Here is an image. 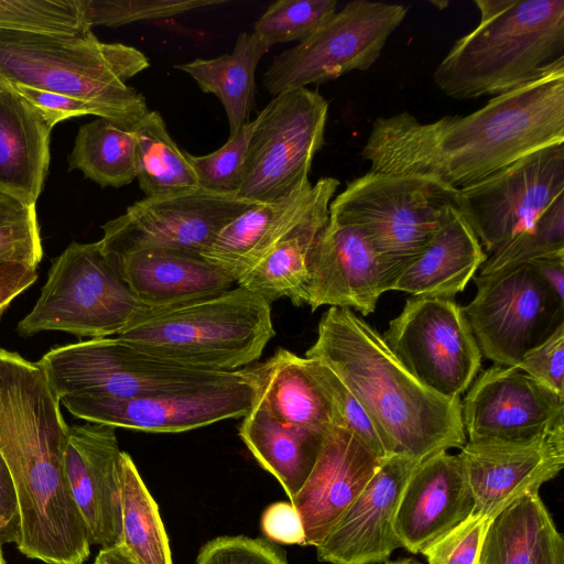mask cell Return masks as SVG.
I'll list each match as a JSON object with an SVG mask.
<instances>
[{
	"instance_id": "cell-1",
	"label": "cell",
	"mask_w": 564,
	"mask_h": 564,
	"mask_svg": "<svg viewBox=\"0 0 564 564\" xmlns=\"http://www.w3.org/2000/svg\"><path fill=\"white\" fill-rule=\"evenodd\" d=\"M557 144H564V65L464 117L426 123L409 112L380 117L361 156L369 172L430 177L460 191Z\"/></svg>"
},
{
	"instance_id": "cell-2",
	"label": "cell",
	"mask_w": 564,
	"mask_h": 564,
	"mask_svg": "<svg viewBox=\"0 0 564 564\" xmlns=\"http://www.w3.org/2000/svg\"><path fill=\"white\" fill-rule=\"evenodd\" d=\"M305 357L327 366L359 400L391 453L419 462L467 442L460 399L416 380L373 327L349 308L329 307Z\"/></svg>"
},
{
	"instance_id": "cell-3",
	"label": "cell",
	"mask_w": 564,
	"mask_h": 564,
	"mask_svg": "<svg viewBox=\"0 0 564 564\" xmlns=\"http://www.w3.org/2000/svg\"><path fill=\"white\" fill-rule=\"evenodd\" d=\"M478 25L433 73L455 99L499 96L564 65V0H475Z\"/></svg>"
},
{
	"instance_id": "cell-4",
	"label": "cell",
	"mask_w": 564,
	"mask_h": 564,
	"mask_svg": "<svg viewBox=\"0 0 564 564\" xmlns=\"http://www.w3.org/2000/svg\"><path fill=\"white\" fill-rule=\"evenodd\" d=\"M150 66L138 48L99 41L93 31L59 34L0 30V83L78 98L105 118L132 129L148 112L127 80Z\"/></svg>"
},
{
	"instance_id": "cell-5",
	"label": "cell",
	"mask_w": 564,
	"mask_h": 564,
	"mask_svg": "<svg viewBox=\"0 0 564 564\" xmlns=\"http://www.w3.org/2000/svg\"><path fill=\"white\" fill-rule=\"evenodd\" d=\"M274 335L271 304L237 285L172 305L145 307L117 337L187 367L230 372L257 361Z\"/></svg>"
},
{
	"instance_id": "cell-6",
	"label": "cell",
	"mask_w": 564,
	"mask_h": 564,
	"mask_svg": "<svg viewBox=\"0 0 564 564\" xmlns=\"http://www.w3.org/2000/svg\"><path fill=\"white\" fill-rule=\"evenodd\" d=\"M462 195L434 178L368 172L329 204V218L356 227L372 249L383 292L425 251Z\"/></svg>"
},
{
	"instance_id": "cell-7",
	"label": "cell",
	"mask_w": 564,
	"mask_h": 564,
	"mask_svg": "<svg viewBox=\"0 0 564 564\" xmlns=\"http://www.w3.org/2000/svg\"><path fill=\"white\" fill-rule=\"evenodd\" d=\"M61 398L94 395L134 399L204 388L241 379L245 369L210 371L145 352L112 336L55 346L39 360Z\"/></svg>"
},
{
	"instance_id": "cell-8",
	"label": "cell",
	"mask_w": 564,
	"mask_h": 564,
	"mask_svg": "<svg viewBox=\"0 0 564 564\" xmlns=\"http://www.w3.org/2000/svg\"><path fill=\"white\" fill-rule=\"evenodd\" d=\"M145 307L108 262L98 241H74L54 259L37 301L17 330L24 337L51 330L112 337Z\"/></svg>"
},
{
	"instance_id": "cell-9",
	"label": "cell",
	"mask_w": 564,
	"mask_h": 564,
	"mask_svg": "<svg viewBox=\"0 0 564 564\" xmlns=\"http://www.w3.org/2000/svg\"><path fill=\"white\" fill-rule=\"evenodd\" d=\"M406 13L402 4L346 3L306 39L273 57L262 75L263 88L278 96L369 69Z\"/></svg>"
},
{
	"instance_id": "cell-10",
	"label": "cell",
	"mask_w": 564,
	"mask_h": 564,
	"mask_svg": "<svg viewBox=\"0 0 564 564\" xmlns=\"http://www.w3.org/2000/svg\"><path fill=\"white\" fill-rule=\"evenodd\" d=\"M328 101L308 88L275 96L257 116L237 196L253 203L286 197L310 182L324 144Z\"/></svg>"
},
{
	"instance_id": "cell-11",
	"label": "cell",
	"mask_w": 564,
	"mask_h": 564,
	"mask_svg": "<svg viewBox=\"0 0 564 564\" xmlns=\"http://www.w3.org/2000/svg\"><path fill=\"white\" fill-rule=\"evenodd\" d=\"M477 291L462 306L482 357L518 367L523 356L564 324V302L521 264L474 278Z\"/></svg>"
},
{
	"instance_id": "cell-12",
	"label": "cell",
	"mask_w": 564,
	"mask_h": 564,
	"mask_svg": "<svg viewBox=\"0 0 564 564\" xmlns=\"http://www.w3.org/2000/svg\"><path fill=\"white\" fill-rule=\"evenodd\" d=\"M382 338L416 380L447 399H459L481 365L480 349L454 297H409Z\"/></svg>"
},
{
	"instance_id": "cell-13",
	"label": "cell",
	"mask_w": 564,
	"mask_h": 564,
	"mask_svg": "<svg viewBox=\"0 0 564 564\" xmlns=\"http://www.w3.org/2000/svg\"><path fill=\"white\" fill-rule=\"evenodd\" d=\"M253 202L237 194L202 187L144 197L101 226L98 241L105 256L142 249H172L199 253Z\"/></svg>"
},
{
	"instance_id": "cell-14",
	"label": "cell",
	"mask_w": 564,
	"mask_h": 564,
	"mask_svg": "<svg viewBox=\"0 0 564 564\" xmlns=\"http://www.w3.org/2000/svg\"><path fill=\"white\" fill-rule=\"evenodd\" d=\"M459 192L464 217L481 247L492 254L530 231L564 195V144L532 152Z\"/></svg>"
},
{
	"instance_id": "cell-15",
	"label": "cell",
	"mask_w": 564,
	"mask_h": 564,
	"mask_svg": "<svg viewBox=\"0 0 564 564\" xmlns=\"http://www.w3.org/2000/svg\"><path fill=\"white\" fill-rule=\"evenodd\" d=\"M253 400L254 390L246 371L241 379L204 388L134 399L66 395L61 398V404L74 416L90 423L178 433L243 417Z\"/></svg>"
},
{
	"instance_id": "cell-16",
	"label": "cell",
	"mask_w": 564,
	"mask_h": 564,
	"mask_svg": "<svg viewBox=\"0 0 564 564\" xmlns=\"http://www.w3.org/2000/svg\"><path fill=\"white\" fill-rule=\"evenodd\" d=\"M468 442H521L564 421V398L518 367L482 371L460 402Z\"/></svg>"
},
{
	"instance_id": "cell-17",
	"label": "cell",
	"mask_w": 564,
	"mask_h": 564,
	"mask_svg": "<svg viewBox=\"0 0 564 564\" xmlns=\"http://www.w3.org/2000/svg\"><path fill=\"white\" fill-rule=\"evenodd\" d=\"M474 511L494 519L524 495L538 494L564 467V421L521 442H466L458 454Z\"/></svg>"
},
{
	"instance_id": "cell-18",
	"label": "cell",
	"mask_w": 564,
	"mask_h": 564,
	"mask_svg": "<svg viewBox=\"0 0 564 564\" xmlns=\"http://www.w3.org/2000/svg\"><path fill=\"white\" fill-rule=\"evenodd\" d=\"M420 462L394 453L383 458L367 486L323 541L318 561L329 564H382L401 543L394 518L405 484Z\"/></svg>"
},
{
	"instance_id": "cell-19",
	"label": "cell",
	"mask_w": 564,
	"mask_h": 564,
	"mask_svg": "<svg viewBox=\"0 0 564 564\" xmlns=\"http://www.w3.org/2000/svg\"><path fill=\"white\" fill-rule=\"evenodd\" d=\"M116 429L86 422L69 426L64 454L67 482L90 544L121 540V454Z\"/></svg>"
},
{
	"instance_id": "cell-20",
	"label": "cell",
	"mask_w": 564,
	"mask_h": 564,
	"mask_svg": "<svg viewBox=\"0 0 564 564\" xmlns=\"http://www.w3.org/2000/svg\"><path fill=\"white\" fill-rule=\"evenodd\" d=\"M383 458L349 430L333 425L303 487L291 500L305 533L316 546L360 495Z\"/></svg>"
},
{
	"instance_id": "cell-21",
	"label": "cell",
	"mask_w": 564,
	"mask_h": 564,
	"mask_svg": "<svg viewBox=\"0 0 564 564\" xmlns=\"http://www.w3.org/2000/svg\"><path fill=\"white\" fill-rule=\"evenodd\" d=\"M474 508L460 456L444 451L426 457L410 475L397 509L394 530L401 547L422 553Z\"/></svg>"
},
{
	"instance_id": "cell-22",
	"label": "cell",
	"mask_w": 564,
	"mask_h": 564,
	"mask_svg": "<svg viewBox=\"0 0 564 564\" xmlns=\"http://www.w3.org/2000/svg\"><path fill=\"white\" fill-rule=\"evenodd\" d=\"M383 293L377 259L362 234L328 218L311 254L304 305L354 308L366 316Z\"/></svg>"
},
{
	"instance_id": "cell-23",
	"label": "cell",
	"mask_w": 564,
	"mask_h": 564,
	"mask_svg": "<svg viewBox=\"0 0 564 564\" xmlns=\"http://www.w3.org/2000/svg\"><path fill=\"white\" fill-rule=\"evenodd\" d=\"M336 182L335 177H323L314 185L307 182L286 197L253 204L227 224L200 256L237 283L307 216Z\"/></svg>"
},
{
	"instance_id": "cell-24",
	"label": "cell",
	"mask_w": 564,
	"mask_h": 564,
	"mask_svg": "<svg viewBox=\"0 0 564 564\" xmlns=\"http://www.w3.org/2000/svg\"><path fill=\"white\" fill-rule=\"evenodd\" d=\"M105 257L147 307L219 293L236 283L195 252L153 248Z\"/></svg>"
},
{
	"instance_id": "cell-25",
	"label": "cell",
	"mask_w": 564,
	"mask_h": 564,
	"mask_svg": "<svg viewBox=\"0 0 564 564\" xmlns=\"http://www.w3.org/2000/svg\"><path fill=\"white\" fill-rule=\"evenodd\" d=\"M54 127L8 84H0V193L35 205L50 163Z\"/></svg>"
},
{
	"instance_id": "cell-26",
	"label": "cell",
	"mask_w": 564,
	"mask_h": 564,
	"mask_svg": "<svg viewBox=\"0 0 564 564\" xmlns=\"http://www.w3.org/2000/svg\"><path fill=\"white\" fill-rule=\"evenodd\" d=\"M245 369L254 390L253 402L274 420L318 433L334 425L330 403L306 357L279 348L269 359Z\"/></svg>"
},
{
	"instance_id": "cell-27",
	"label": "cell",
	"mask_w": 564,
	"mask_h": 564,
	"mask_svg": "<svg viewBox=\"0 0 564 564\" xmlns=\"http://www.w3.org/2000/svg\"><path fill=\"white\" fill-rule=\"evenodd\" d=\"M462 210L453 209L423 254L395 281L392 290L412 296L454 297L487 260Z\"/></svg>"
},
{
	"instance_id": "cell-28",
	"label": "cell",
	"mask_w": 564,
	"mask_h": 564,
	"mask_svg": "<svg viewBox=\"0 0 564 564\" xmlns=\"http://www.w3.org/2000/svg\"><path fill=\"white\" fill-rule=\"evenodd\" d=\"M339 186L333 184L307 216L286 234L237 285L261 296L269 304L288 297L301 306L310 282V259L317 238L329 218V204Z\"/></svg>"
},
{
	"instance_id": "cell-29",
	"label": "cell",
	"mask_w": 564,
	"mask_h": 564,
	"mask_svg": "<svg viewBox=\"0 0 564 564\" xmlns=\"http://www.w3.org/2000/svg\"><path fill=\"white\" fill-rule=\"evenodd\" d=\"M480 564H564V539L538 494L524 495L488 525Z\"/></svg>"
},
{
	"instance_id": "cell-30",
	"label": "cell",
	"mask_w": 564,
	"mask_h": 564,
	"mask_svg": "<svg viewBox=\"0 0 564 564\" xmlns=\"http://www.w3.org/2000/svg\"><path fill=\"white\" fill-rule=\"evenodd\" d=\"M238 432L260 466L280 482L290 501L308 478L327 434L281 423L256 402L242 417Z\"/></svg>"
},
{
	"instance_id": "cell-31",
	"label": "cell",
	"mask_w": 564,
	"mask_h": 564,
	"mask_svg": "<svg viewBox=\"0 0 564 564\" xmlns=\"http://www.w3.org/2000/svg\"><path fill=\"white\" fill-rule=\"evenodd\" d=\"M271 47L253 31L239 33L231 53L196 58L173 67L189 75L202 91L215 95L229 123V137L248 122L256 101V70Z\"/></svg>"
},
{
	"instance_id": "cell-32",
	"label": "cell",
	"mask_w": 564,
	"mask_h": 564,
	"mask_svg": "<svg viewBox=\"0 0 564 564\" xmlns=\"http://www.w3.org/2000/svg\"><path fill=\"white\" fill-rule=\"evenodd\" d=\"M120 546L134 564H173L159 507L131 456L121 454Z\"/></svg>"
},
{
	"instance_id": "cell-33",
	"label": "cell",
	"mask_w": 564,
	"mask_h": 564,
	"mask_svg": "<svg viewBox=\"0 0 564 564\" xmlns=\"http://www.w3.org/2000/svg\"><path fill=\"white\" fill-rule=\"evenodd\" d=\"M132 130L135 135V178L145 197L199 187L185 151L170 135L160 112L149 110Z\"/></svg>"
},
{
	"instance_id": "cell-34",
	"label": "cell",
	"mask_w": 564,
	"mask_h": 564,
	"mask_svg": "<svg viewBox=\"0 0 564 564\" xmlns=\"http://www.w3.org/2000/svg\"><path fill=\"white\" fill-rule=\"evenodd\" d=\"M135 135L108 119L83 124L68 155V170H79L101 187H121L135 180Z\"/></svg>"
},
{
	"instance_id": "cell-35",
	"label": "cell",
	"mask_w": 564,
	"mask_h": 564,
	"mask_svg": "<svg viewBox=\"0 0 564 564\" xmlns=\"http://www.w3.org/2000/svg\"><path fill=\"white\" fill-rule=\"evenodd\" d=\"M558 254H564V195L541 215L530 231L487 258L480 267L479 275Z\"/></svg>"
},
{
	"instance_id": "cell-36",
	"label": "cell",
	"mask_w": 564,
	"mask_h": 564,
	"mask_svg": "<svg viewBox=\"0 0 564 564\" xmlns=\"http://www.w3.org/2000/svg\"><path fill=\"white\" fill-rule=\"evenodd\" d=\"M0 30L79 34L91 31L79 0H0Z\"/></svg>"
},
{
	"instance_id": "cell-37",
	"label": "cell",
	"mask_w": 564,
	"mask_h": 564,
	"mask_svg": "<svg viewBox=\"0 0 564 564\" xmlns=\"http://www.w3.org/2000/svg\"><path fill=\"white\" fill-rule=\"evenodd\" d=\"M337 11L336 0H279L256 21L253 32L270 47L302 41Z\"/></svg>"
},
{
	"instance_id": "cell-38",
	"label": "cell",
	"mask_w": 564,
	"mask_h": 564,
	"mask_svg": "<svg viewBox=\"0 0 564 564\" xmlns=\"http://www.w3.org/2000/svg\"><path fill=\"white\" fill-rule=\"evenodd\" d=\"M88 28L121 26L139 21L173 18L186 12L224 4L227 0H79Z\"/></svg>"
},
{
	"instance_id": "cell-39",
	"label": "cell",
	"mask_w": 564,
	"mask_h": 564,
	"mask_svg": "<svg viewBox=\"0 0 564 564\" xmlns=\"http://www.w3.org/2000/svg\"><path fill=\"white\" fill-rule=\"evenodd\" d=\"M307 361L311 372L330 403L334 425L352 432L380 458L393 454L366 409L344 382L324 364L311 358Z\"/></svg>"
},
{
	"instance_id": "cell-40",
	"label": "cell",
	"mask_w": 564,
	"mask_h": 564,
	"mask_svg": "<svg viewBox=\"0 0 564 564\" xmlns=\"http://www.w3.org/2000/svg\"><path fill=\"white\" fill-rule=\"evenodd\" d=\"M257 123L256 117L212 153L197 156L185 151L199 187L212 192L237 194L242 180L249 142Z\"/></svg>"
},
{
	"instance_id": "cell-41",
	"label": "cell",
	"mask_w": 564,
	"mask_h": 564,
	"mask_svg": "<svg viewBox=\"0 0 564 564\" xmlns=\"http://www.w3.org/2000/svg\"><path fill=\"white\" fill-rule=\"evenodd\" d=\"M43 247L35 205L0 193V261L39 265Z\"/></svg>"
},
{
	"instance_id": "cell-42",
	"label": "cell",
	"mask_w": 564,
	"mask_h": 564,
	"mask_svg": "<svg viewBox=\"0 0 564 564\" xmlns=\"http://www.w3.org/2000/svg\"><path fill=\"white\" fill-rule=\"evenodd\" d=\"M491 519L473 511L426 547L429 564H480L481 547Z\"/></svg>"
},
{
	"instance_id": "cell-43",
	"label": "cell",
	"mask_w": 564,
	"mask_h": 564,
	"mask_svg": "<svg viewBox=\"0 0 564 564\" xmlns=\"http://www.w3.org/2000/svg\"><path fill=\"white\" fill-rule=\"evenodd\" d=\"M195 564H289L285 553L263 539L217 536L198 551Z\"/></svg>"
},
{
	"instance_id": "cell-44",
	"label": "cell",
	"mask_w": 564,
	"mask_h": 564,
	"mask_svg": "<svg viewBox=\"0 0 564 564\" xmlns=\"http://www.w3.org/2000/svg\"><path fill=\"white\" fill-rule=\"evenodd\" d=\"M518 368L564 398V324L529 350Z\"/></svg>"
},
{
	"instance_id": "cell-45",
	"label": "cell",
	"mask_w": 564,
	"mask_h": 564,
	"mask_svg": "<svg viewBox=\"0 0 564 564\" xmlns=\"http://www.w3.org/2000/svg\"><path fill=\"white\" fill-rule=\"evenodd\" d=\"M8 85L39 108L53 127L74 117L97 116V118H105L101 109L85 100L19 84Z\"/></svg>"
},
{
	"instance_id": "cell-46",
	"label": "cell",
	"mask_w": 564,
	"mask_h": 564,
	"mask_svg": "<svg viewBox=\"0 0 564 564\" xmlns=\"http://www.w3.org/2000/svg\"><path fill=\"white\" fill-rule=\"evenodd\" d=\"M261 529L271 541L305 546L301 517L291 501L270 505L262 513Z\"/></svg>"
},
{
	"instance_id": "cell-47",
	"label": "cell",
	"mask_w": 564,
	"mask_h": 564,
	"mask_svg": "<svg viewBox=\"0 0 564 564\" xmlns=\"http://www.w3.org/2000/svg\"><path fill=\"white\" fill-rule=\"evenodd\" d=\"M21 518L10 470L0 454V545L19 541Z\"/></svg>"
},
{
	"instance_id": "cell-48",
	"label": "cell",
	"mask_w": 564,
	"mask_h": 564,
	"mask_svg": "<svg viewBox=\"0 0 564 564\" xmlns=\"http://www.w3.org/2000/svg\"><path fill=\"white\" fill-rule=\"evenodd\" d=\"M37 280V267L22 261H0V314Z\"/></svg>"
},
{
	"instance_id": "cell-49",
	"label": "cell",
	"mask_w": 564,
	"mask_h": 564,
	"mask_svg": "<svg viewBox=\"0 0 564 564\" xmlns=\"http://www.w3.org/2000/svg\"><path fill=\"white\" fill-rule=\"evenodd\" d=\"M529 264L554 295L564 302V254L538 259Z\"/></svg>"
},
{
	"instance_id": "cell-50",
	"label": "cell",
	"mask_w": 564,
	"mask_h": 564,
	"mask_svg": "<svg viewBox=\"0 0 564 564\" xmlns=\"http://www.w3.org/2000/svg\"><path fill=\"white\" fill-rule=\"evenodd\" d=\"M93 564H134L120 546L100 549Z\"/></svg>"
},
{
	"instance_id": "cell-51",
	"label": "cell",
	"mask_w": 564,
	"mask_h": 564,
	"mask_svg": "<svg viewBox=\"0 0 564 564\" xmlns=\"http://www.w3.org/2000/svg\"><path fill=\"white\" fill-rule=\"evenodd\" d=\"M382 564H423L422 562L415 560L414 557H400L393 561H386Z\"/></svg>"
},
{
	"instance_id": "cell-52",
	"label": "cell",
	"mask_w": 564,
	"mask_h": 564,
	"mask_svg": "<svg viewBox=\"0 0 564 564\" xmlns=\"http://www.w3.org/2000/svg\"><path fill=\"white\" fill-rule=\"evenodd\" d=\"M1 545H0V564H6V561L3 558V555H2V550H1Z\"/></svg>"
}]
</instances>
